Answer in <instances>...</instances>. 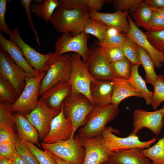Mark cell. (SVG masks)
I'll list each match as a JSON object with an SVG mask.
<instances>
[{"instance_id": "1", "label": "cell", "mask_w": 164, "mask_h": 164, "mask_svg": "<svg viewBox=\"0 0 164 164\" xmlns=\"http://www.w3.org/2000/svg\"><path fill=\"white\" fill-rule=\"evenodd\" d=\"M90 18L89 12L67 9L59 6L53 13L50 22L58 32L62 34L70 33L75 36L84 31L85 23Z\"/></svg>"}, {"instance_id": "2", "label": "cell", "mask_w": 164, "mask_h": 164, "mask_svg": "<svg viewBox=\"0 0 164 164\" xmlns=\"http://www.w3.org/2000/svg\"><path fill=\"white\" fill-rule=\"evenodd\" d=\"M119 112L118 106L112 104L96 106L78 130L80 137L92 138L99 135L106 125L113 120Z\"/></svg>"}, {"instance_id": "3", "label": "cell", "mask_w": 164, "mask_h": 164, "mask_svg": "<svg viewBox=\"0 0 164 164\" xmlns=\"http://www.w3.org/2000/svg\"><path fill=\"white\" fill-rule=\"evenodd\" d=\"M84 95L70 94L64 101L63 111L66 118L70 119L73 125V132L70 139H73L77 129L84 124L89 114L95 107Z\"/></svg>"}, {"instance_id": "4", "label": "cell", "mask_w": 164, "mask_h": 164, "mask_svg": "<svg viewBox=\"0 0 164 164\" xmlns=\"http://www.w3.org/2000/svg\"><path fill=\"white\" fill-rule=\"evenodd\" d=\"M113 132L119 133L118 131L111 127H106L99 135L97 136L104 148L112 152L135 148L148 149L156 141L155 137L148 141L142 142L136 135H131L125 138H121Z\"/></svg>"}, {"instance_id": "5", "label": "cell", "mask_w": 164, "mask_h": 164, "mask_svg": "<svg viewBox=\"0 0 164 164\" xmlns=\"http://www.w3.org/2000/svg\"><path fill=\"white\" fill-rule=\"evenodd\" d=\"M70 59L71 68L69 81L71 87L70 94H82L94 104L91 94L90 86L94 79L88 71L86 62L76 53L71 54Z\"/></svg>"}, {"instance_id": "6", "label": "cell", "mask_w": 164, "mask_h": 164, "mask_svg": "<svg viewBox=\"0 0 164 164\" xmlns=\"http://www.w3.org/2000/svg\"><path fill=\"white\" fill-rule=\"evenodd\" d=\"M46 72L41 73L36 77L26 78L23 91L16 101L11 104L13 112L24 115L29 113L36 107L39 99L40 84Z\"/></svg>"}, {"instance_id": "7", "label": "cell", "mask_w": 164, "mask_h": 164, "mask_svg": "<svg viewBox=\"0 0 164 164\" xmlns=\"http://www.w3.org/2000/svg\"><path fill=\"white\" fill-rule=\"evenodd\" d=\"M70 55V53L58 55L54 59L41 82L39 96L57 83L69 81L71 68Z\"/></svg>"}, {"instance_id": "8", "label": "cell", "mask_w": 164, "mask_h": 164, "mask_svg": "<svg viewBox=\"0 0 164 164\" xmlns=\"http://www.w3.org/2000/svg\"><path fill=\"white\" fill-rule=\"evenodd\" d=\"M12 32L10 39L14 41L18 46L30 66L39 74L46 72L58 55L55 52L43 54L37 51L22 39L17 27L13 28Z\"/></svg>"}, {"instance_id": "9", "label": "cell", "mask_w": 164, "mask_h": 164, "mask_svg": "<svg viewBox=\"0 0 164 164\" xmlns=\"http://www.w3.org/2000/svg\"><path fill=\"white\" fill-rule=\"evenodd\" d=\"M40 145L60 158L72 164H83L85 150L77 135L73 139Z\"/></svg>"}, {"instance_id": "10", "label": "cell", "mask_w": 164, "mask_h": 164, "mask_svg": "<svg viewBox=\"0 0 164 164\" xmlns=\"http://www.w3.org/2000/svg\"><path fill=\"white\" fill-rule=\"evenodd\" d=\"M89 34L83 31L78 35L73 36L70 33L62 34L57 39L55 45V52L61 55L70 52L79 54L83 60L86 62L89 53L87 42Z\"/></svg>"}, {"instance_id": "11", "label": "cell", "mask_w": 164, "mask_h": 164, "mask_svg": "<svg viewBox=\"0 0 164 164\" xmlns=\"http://www.w3.org/2000/svg\"><path fill=\"white\" fill-rule=\"evenodd\" d=\"M0 75L11 84L19 96L25 87L26 78L28 77L24 70L12 60L6 52L1 48Z\"/></svg>"}, {"instance_id": "12", "label": "cell", "mask_w": 164, "mask_h": 164, "mask_svg": "<svg viewBox=\"0 0 164 164\" xmlns=\"http://www.w3.org/2000/svg\"><path fill=\"white\" fill-rule=\"evenodd\" d=\"M60 111L50 108L40 97L36 107L24 116L35 128L39 138L43 140L49 132L52 120Z\"/></svg>"}, {"instance_id": "13", "label": "cell", "mask_w": 164, "mask_h": 164, "mask_svg": "<svg viewBox=\"0 0 164 164\" xmlns=\"http://www.w3.org/2000/svg\"><path fill=\"white\" fill-rule=\"evenodd\" d=\"M164 105L161 109L153 111H148L138 109L133 111V128L131 135H136L143 128L149 129L156 135H159L163 126L162 117Z\"/></svg>"}, {"instance_id": "14", "label": "cell", "mask_w": 164, "mask_h": 164, "mask_svg": "<svg viewBox=\"0 0 164 164\" xmlns=\"http://www.w3.org/2000/svg\"><path fill=\"white\" fill-rule=\"evenodd\" d=\"M89 50L86 62L91 75L94 79L111 81L114 77L111 71V63L101 53L99 46L95 43Z\"/></svg>"}, {"instance_id": "15", "label": "cell", "mask_w": 164, "mask_h": 164, "mask_svg": "<svg viewBox=\"0 0 164 164\" xmlns=\"http://www.w3.org/2000/svg\"><path fill=\"white\" fill-rule=\"evenodd\" d=\"M73 132L72 123L70 118L65 117L62 105L60 113L52 120L49 132L42 143L52 144L68 140L71 138Z\"/></svg>"}, {"instance_id": "16", "label": "cell", "mask_w": 164, "mask_h": 164, "mask_svg": "<svg viewBox=\"0 0 164 164\" xmlns=\"http://www.w3.org/2000/svg\"><path fill=\"white\" fill-rule=\"evenodd\" d=\"M79 138L85 150L83 164H101L107 162L109 156L113 153L104 148L97 136Z\"/></svg>"}, {"instance_id": "17", "label": "cell", "mask_w": 164, "mask_h": 164, "mask_svg": "<svg viewBox=\"0 0 164 164\" xmlns=\"http://www.w3.org/2000/svg\"><path fill=\"white\" fill-rule=\"evenodd\" d=\"M127 18L130 29L126 35L147 52L151 57L154 67L158 68H161L162 66V63H164V55L152 46L145 33L136 26L129 15L128 16Z\"/></svg>"}, {"instance_id": "18", "label": "cell", "mask_w": 164, "mask_h": 164, "mask_svg": "<svg viewBox=\"0 0 164 164\" xmlns=\"http://www.w3.org/2000/svg\"><path fill=\"white\" fill-rule=\"evenodd\" d=\"M71 87L69 81L60 82L41 96L50 108L60 111L64 100L71 94Z\"/></svg>"}, {"instance_id": "19", "label": "cell", "mask_w": 164, "mask_h": 164, "mask_svg": "<svg viewBox=\"0 0 164 164\" xmlns=\"http://www.w3.org/2000/svg\"><path fill=\"white\" fill-rule=\"evenodd\" d=\"M0 48L6 52L12 60L24 70L28 77H36L39 74L29 64L15 42L5 38L1 32H0Z\"/></svg>"}, {"instance_id": "20", "label": "cell", "mask_w": 164, "mask_h": 164, "mask_svg": "<svg viewBox=\"0 0 164 164\" xmlns=\"http://www.w3.org/2000/svg\"><path fill=\"white\" fill-rule=\"evenodd\" d=\"M89 13L91 18L102 22L107 26L117 29L126 34L129 32L130 25L127 19L128 11L105 13L92 11Z\"/></svg>"}, {"instance_id": "21", "label": "cell", "mask_w": 164, "mask_h": 164, "mask_svg": "<svg viewBox=\"0 0 164 164\" xmlns=\"http://www.w3.org/2000/svg\"><path fill=\"white\" fill-rule=\"evenodd\" d=\"M142 149L135 148L114 152L106 162L109 164H152L143 155Z\"/></svg>"}, {"instance_id": "22", "label": "cell", "mask_w": 164, "mask_h": 164, "mask_svg": "<svg viewBox=\"0 0 164 164\" xmlns=\"http://www.w3.org/2000/svg\"><path fill=\"white\" fill-rule=\"evenodd\" d=\"M13 117L18 138L41 147L39 133L27 118L23 114L16 113L13 114Z\"/></svg>"}, {"instance_id": "23", "label": "cell", "mask_w": 164, "mask_h": 164, "mask_svg": "<svg viewBox=\"0 0 164 164\" xmlns=\"http://www.w3.org/2000/svg\"><path fill=\"white\" fill-rule=\"evenodd\" d=\"M113 92L111 81L94 79L91 83L90 93L96 106L111 104Z\"/></svg>"}, {"instance_id": "24", "label": "cell", "mask_w": 164, "mask_h": 164, "mask_svg": "<svg viewBox=\"0 0 164 164\" xmlns=\"http://www.w3.org/2000/svg\"><path fill=\"white\" fill-rule=\"evenodd\" d=\"M113 87L111 104L119 106L125 99L131 97H142L139 92L128 80L114 78L111 81Z\"/></svg>"}, {"instance_id": "25", "label": "cell", "mask_w": 164, "mask_h": 164, "mask_svg": "<svg viewBox=\"0 0 164 164\" xmlns=\"http://www.w3.org/2000/svg\"><path fill=\"white\" fill-rule=\"evenodd\" d=\"M105 0H60L59 6L69 10L77 9L90 12H99L104 3Z\"/></svg>"}, {"instance_id": "26", "label": "cell", "mask_w": 164, "mask_h": 164, "mask_svg": "<svg viewBox=\"0 0 164 164\" xmlns=\"http://www.w3.org/2000/svg\"><path fill=\"white\" fill-rule=\"evenodd\" d=\"M58 0H43L41 2L31 4L30 10L36 17L42 19L45 22H50L56 9L59 6Z\"/></svg>"}, {"instance_id": "27", "label": "cell", "mask_w": 164, "mask_h": 164, "mask_svg": "<svg viewBox=\"0 0 164 164\" xmlns=\"http://www.w3.org/2000/svg\"><path fill=\"white\" fill-rule=\"evenodd\" d=\"M139 65H132L131 75L128 79L133 87L140 93L144 98L146 105L152 104L153 93L147 88L145 81L139 75L138 68Z\"/></svg>"}, {"instance_id": "28", "label": "cell", "mask_w": 164, "mask_h": 164, "mask_svg": "<svg viewBox=\"0 0 164 164\" xmlns=\"http://www.w3.org/2000/svg\"><path fill=\"white\" fill-rule=\"evenodd\" d=\"M154 12L153 8L144 1L135 11L131 13V16L136 26L142 27L147 31L148 25Z\"/></svg>"}, {"instance_id": "29", "label": "cell", "mask_w": 164, "mask_h": 164, "mask_svg": "<svg viewBox=\"0 0 164 164\" xmlns=\"http://www.w3.org/2000/svg\"><path fill=\"white\" fill-rule=\"evenodd\" d=\"M138 52L140 64L142 66L145 73V81L153 85L158 76L154 70L153 61L147 52L138 46Z\"/></svg>"}, {"instance_id": "30", "label": "cell", "mask_w": 164, "mask_h": 164, "mask_svg": "<svg viewBox=\"0 0 164 164\" xmlns=\"http://www.w3.org/2000/svg\"><path fill=\"white\" fill-rule=\"evenodd\" d=\"M128 37L126 34L116 28L107 27L104 40L102 42L96 43L99 45L121 47Z\"/></svg>"}, {"instance_id": "31", "label": "cell", "mask_w": 164, "mask_h": 164, "mask_svg": "<svg viewBox=\"0 0 164 164\" xmlns=\"http://www.w3.org/2000/svg\"><path fill=\"white\" fill-rule=\"evenodd\" d=\"M12 103L3 101L0 103V128H3L17 135L15 131L13 114L11 106Z\"/></svg>"}, {"instance_id": "32", "label": "cell", "mask_w": 164, "mask_h": 164, "mask_svg": "<svg viewBox=\"0 0 164 164\" xmlns=\"http://www.w3.org/2000/svg\"><path fill=\"white\" fill-rule=\"evenodd\" d=\"M142 153L152 162V164H164V136L152 146L142 149Z\"/></svg>"}, {"instance_id": "33", "label": "cell", "mask_w": 164, "mask_h": 164, "mask_svg": "<svg viewBox=\"0 0 164 164\" xmlns=\"http://www.w3.org/2000/svg\"><path fill=\"white\" fill-rule=\"evenodd\" d=\"M107 27L102 22L91 17L85 23L84 31L88 34L94 36L99 42H102L104 40Z\"/></svg>"}, {"instance_id": "34", "label": "cell", "mask_w": 164, "mask_h": 164, "mask_svg": "<svg viewBox=\"0 0 164 164\" xmlns=\"http://www.w3.org/2000/svg\"><path fill=\"white\" fill-rule=\"evenodd\" d=\"M131 64L130 61L126 57L111 63V68L114 77L119 79H128L131 75Z\"/></svg>"}, {"instance_id": "35", "label": "cell", "mask_w": 164, "mask_h": 164, "mask_svg": "<svg viewBox=\"0 0 164 164\" xmlns=\"http://www.w3.org/2000/svg\"><path fill=\"white\" fill-rule=\"evenodd\" d=\"M19 96L11 84L0 75V102H15Z\"/></svg>"}, {"instance_id": "36", "label": "cell", "mask_w": 164, "mask_h": 164, "mask_svg": "<svg viewBox=\"0 0 164 164\" xmlns=\"http://www.w3.org/2000/svg\"><path fill=\"white\" fill-rule=\"evenodd\" d=\"M152 105L155 110L161 103L164 101V75L160 74L155 80L153 85Z\"/></svg>"}, {"instance_id": "37", "label": "cell", "mask_w": 164, "mask_h": 164, "mask_svg": "<svg viewBox=\"0 0 164 164\" xmlns=\"http://www.w3.org/2000/svg\"><path fill=\"white\" fill-rule=\"evenodd\" d=\"M121 47L125 57L130 61L132 65H140L139 60L138 45L134 41L128 36Z\"/></svg>"}, {"instance_id": "38", "label": "cell", "mask_w": 164, "mask_h": 164, "mask_svg": "<svg viewBox=\"0 0 164 164\" xmlns=\"http://www.w3.org/2000/svg\"><path fill=\"white\" fill-rule=\"evenodd\" d=\"M22 141L35 156L40 164H56L48 150L43 149L44 151H42L29 141Z\"/></svg>"}, {"instance_id": "39", "label": "cell", "mask_w": 164, "mask_h": 164, "mask_svg": "<svg viewBox=\"0 0 164 164\" xmlns=\"http://www.w3.org/2000/svg\"><path fill=\"white\" fill-rule=\"evenodd\" d=\"M98 45L101 53L110 63L115 62L126 57L121 47Z\"/></svg>"}, {"instance_id": "40", "label": "cell", "mask_w": 164, "mask_h": 164, "mask_svg": "<svg viewBox=\"0 0 164 164\" xmlns=\"http://www.w3.org/2000/svg\"><path fill=\"white\" fill-rule=\"evenodd\" d=\"M142 0H106L112 4L117 12L128 11L131 13L135 11L144 1Z\"/></svg>"}, {"instance_id": "41", "label": "cell", "mask_w": 164, "mask_h": 164, "mask_svg": "<svg viewBox=\"0 0 164 164\" xmlns=\"http://www.w3.org/2000/svg\"><path fill=\"white\" fill-rule=\"evenodd\" d=\"M152 46L157 50L164 55V30L144 32Z\"/></svg>"}, {"instance_id": "42", "label": "cell", "mask_w": 164, "mask_h": 164, "mask_svg": "<svg viewBox=\"0 0 164 164\" xmlns=\"http://www.w3.org/2000/svg\"><path fill=\"white\" fill-rule=\"evenodd\" d=\"M15 145L18 153L28 164H40L27 146L18 137Z\"/></svg>"}, {"instance_id": "43", "label": "cell", "mask_w": 164, "mask_h": 164, "mask_svg": "<svg viewBox=\"0 0 164 164\" xmlns=\"http://www.w3.org/2000/svg\"><path fill=\"white\" fill-rule=\"evenodd\" d=\"M17 152L15 143H6L0 144V158L13 160Z\"/></svg>"}, {"instance_id": "44", "label": "cell", "mask_w": 164, "mask_h": 164, "mask_svg": "<svg viewBox=\"0 0 164 164\" xmlns=\"http://www.w3.org/2000/svg\"><path fill=\"white\" fill-rule=\"evenodd\" d=\"M164 30V20L154 11L147 27V31L151 32Z\"/></svg>"}, {"instance_id": "45", "label": "cell", "mask_w": 164, "mask_h": 164, "mask_svg": "<svg viewBox=\"0 0 164 164\" xmlns=\"http://www.w3.org/2000/svg\"><path fill=\"white\" fill-rule=\"evenodd\" d=\"M7 2V0H0V32H4L11 36L12 35V31L9 29L5 20Z\"/></svg>"}, {"instance_id": "46", "label": "cell", "mask_w": 164, "mask_h": 164, "mask_svg": "<svg viewBox=\"0 0 164 164\" xmlns=\"http://www.w3.org/2000/svg\"><path fill=\"white\" fill-rule=\"evenodd\" d=\"M33 1L32 0H20V2L21 3L25 10L26 15L29 20L30 26L35 34L36 39L39 45L40 43L39 37L38 36L36 30L35 29L33 24L31 16V11L30 7L32 2Z\"/></svg>"}, {"instance_id": "47", "label": "cell", "mask_w": 164, "mask_h": 164, "mask_svg": "<svg viewBox=\"0 0 164 164\" xmlns=\"http://www.w3.org/2000/svg\"><path fill=\"white\" fill-rule=\"evenodd\" d=\"M18 137L10 132L0 128V144L11 143H15Z\"/></svg>"}, {"instance_id": "48", "label": "cell", "mask_w": 164, "mask_h": 164, "mask_svg": "<svg viewBox=\"0 0 164 164\" xmlns=\"http://www.w3.org/2000/svg\"><path fill=\"white\" fill-rule=\"evenodd\" d=\"M144 2L146 3L153 8H164V0H146L144 1Z\"/></svg>"}, {"instance_id": "49", "label": "cell", "mask_w": 164, "mask_h": 164, "mask_svg": "<svg viewBox=\"0 0 164 164\" xmlns=\"http://www.w3.org/2000/svg\"><path fill=\"white\" fill-rule=\"evenodd\" d=\"M14 164H28L17 152L13 159Z\"/></svg>"}, {"instance_id": "50", "label": "cell", "mask_w": 164, "mask_h": 164, "mask_svg": "<svg viewBox=\"0 0 164 164\" xmlns=\"http://www.w3.org/2000/svg\"><path fill=\"white\" fill-rule=\"evenodd\" d=\"M48 151L54 158L56 164H72L69 162L60 158L49 151L48 150Z\"/></svg>"}, {"instance_id": "51", "label": "cell", "mask_w": 164, "mask_h": 164, "mask_svg": "<svg viewBox=\"0 0 164 164\" xmlns=\"http://www.w3.org/2000/svg\"><path fill=\"white\" fill-rule=\"evenodd\" d=\"M153 8L154 11L156 12L164 20V8Z\"/></svg>"}, {"instance_id": "52", "label": "cell", "mask_w": 164, "mask_h": 164, "mask_svg": "<svg viewBox=\"0 0 164 164\" xmlns=\"http://www.w3.org/2000/svg\"><path fill=\"white\" fill-rule=\"evenodd\" d=\"M0 164H14L13 161L0 158Z\"/></svg>"}, {"instance_id": "53", "label": "cell", "mask_w": 164, "mask_h": 164, "mask_svg": "<svg viewBox=\"0 0 164 164\" xmlns=\"http://www.w3.org/2000/svg\"><path fill=\"white\" fill-rule=\"evenodd\" d=\"M43 1V0H36L34 1L36 3H38L42 2Z\"/></svg>"}, {"instance_id": "54", "label": "cell", "mask_w": 164, "mask_h": 164, "mask_svg": "<svg viewBox=\"0 0 164 164\" xmlns=\"http://www.w3.org/2000/svg\"><path fill=\"white\" fill-rule=\"evenodd\" d=\"M162 123H163V125H164V114H163V115L162 117Z\"/></svg>"}, {"instance_id": "55", "label": "cell", "mask_w": 164, "mask_h": 164, "mask_svg": "<svg viewBox=\"0 0 164 164\" xmlns=\"http://www.w3.org/2000/svg\"><path fill=\"white\" fill-rule=\"evenodd\" d=\"M101 164H109L107 162H104L101 163Z\"/></svg>"}]
</instances>
